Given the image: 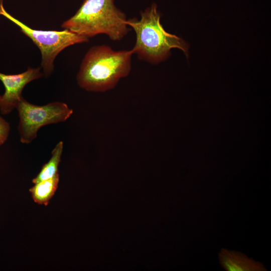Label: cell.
Returning <instances> with one entry per match:
<instances>
[{"label": "cell", "instance_id": "1", "mask_svg": "<svg viewBox=\"0 0 271 271\" xmlns=\"http://www.w3.org/2000/svg\"><path fill=\"white\" fill-rule=\"evenodd\" d=\"M133 54L131 50L115 51L105 45L92 47L80 64L76 77L78 85L91 92L114 88L129 74Z\"/></svg>", "mask_w": 271, "mask_h": 271}, {"label": "cell", "instance_id": "2", "mask_svg": "<svg viewBox=\"0 0 271 271\" xmlns=\"http://www.w3.org/2000/svg\"><path fill=\"white\" fill-rule=\"evenodd\" d=\"M161 14L156 4L141 12L139 20L128 19L127 25L136 34V42L132 49L138 58L153 64L169 57L171 50L178 48L187 57L188 45L182 38L167 32L160 22Z\"/></svg>", "mask_w": 271, "mask_h": 271}, {"label": "cell", "instance_id": "3", "mask_svg": "<svg viewBox=\"0 0 271 271\" xmlns=\"http://www.w3.org/2000/svg\"><path fill=\"white\" fill-rule=\"evenodd\" d=\"M125 14L114 0H84L76 13L64 21L61 28L88 39L106 35L119 41L130 31Z\"/></svg>", "mask_w": 271, "mask_h": 271}, {"label": "cell", "instance_id": "4", "mask_svg": "<svg viewBox=\"0 0 271 271\" xmlns=\"http://www.w3.org/2000/svg\"><path fill=\"white\" fill-rule=\"evenodd\" d=\"M0 15L16 24L39 49L42 56L41 68L46 77L53 73L55 59L61 51L71 45L89 41V39L66 29L44 31L32 29L8 13L4 7L3 0H0Z\"/></svg>", "mask_w": 271, "mask_h": 271}, {"label": "cell", "instance_id": "5", "mask_svg": "<svg viewBox=\"0 0 271 271\" xmlns=\"http://www.w3.org/2000/svg\"><path fill=\"white\" fill-rule=\"evenodd\" d=\"M19 117L18 130L20 142L31 143L43 126L67 120L73 110L65 103L55 101L44 105L32 104L22 98L16 108Z\"/></svg>", "mask_w": 271, "mask_h": 271}, {"label": "cell", "instance_id": "6", "mask_svg": "<svg viewBox=\"0 0 271 271\" xmlns=\"http://www.w3.org/2000/svg\"><path fill=\"white\" fill-rule=\"evenodd\" d=\"M43 75L39 67H28L27 70L17 74L7 75L0 72V80L5 88V93L1 96V113L8 114L11 112L23 97L22 93L26 85Z\"/></svg>", "mask_w": 271, "mask_h": 271}, {"label": "cell", "instance_id": "7", "mask_svg": "<svg viewBox=\"0 0 271 271\" xmlns=\"http://www.w3.org/2000/svg\"><path fill=\"white\" fill-rule=\"evenodd\" d=\"M220 265L227 271H264L262 263L244 254L222 248L218 254Z\"/></svg>", "mask_w": 271, "mask_h": 271}, {"label": "cell", "instance_id": "8", "mask_svg": "<svg viewBox=\"0 0 271 271\" xmlns=\"http://www.w3.org/2000/svg\"><path fill=\"white\" fill-rule=\"evenodd\" d=\"M59 182V174L54 177L41 181L29 189L34 201L39 204L47 206L54 195Z\"/></svg>", "mask_w": 271, "mask_h": 271}, {"label": "cell", "instance_id": "9", "mask_svg": "<svg viewBox=\"0 0 271 271\" xmlns=\"http://www.w3.org/2000/svg\"><path fill=\"white\" fill-rule=\"evenodd\" d=\"M63 142H59L53 148L48 162L43 165L38 174L32 180L35 184L42 180L51 178L59 173L58 167L61 162L63 150Z\"/></svg>", "mask_w": 271, "mask_h": 271}, {"label": "cell", "instance_id": "10", "mask_svg": "<svg viewBox=\"0 0 271 271\" xmlns=\"http://www.w3.org/2000/svg\"><path fill=\"white\" fill-rule=\"evenodd\" d=\"M10 129L9 123L0 116V146L3 145L7 140Z\"/></svg>", "mask_w": 271, "mask_h": 271}, {"label": "cell", "instance_id": "11", "mask_svg": "<svg viewBox=\"0 0 271 271\" xmlns=\"http://www.w3.org/2000/svg\"><path fill=\"white\" fill-rule=\"evenodd\" d=\"M1 95H0V102H1Z\"/></svg>", "mask_w": 271, "mask_h": 271}]
</instances>
